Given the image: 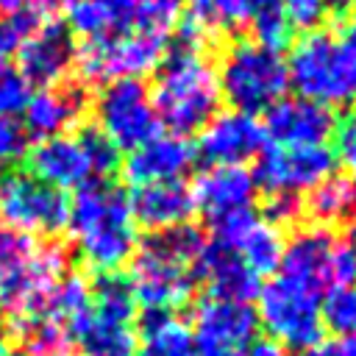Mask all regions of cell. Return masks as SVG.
<instances>
[{"mask_svg": "<svg viewBox=\"0 0 356 356\" xmlns=\"http://www.w3.org/2000/svg\"><path fill=\"white\" fill-rule=\"evenodd\" d=\"M75 42L72 31L64 22L44 19L17 50V70L28 81V86L47 89L64 83L72 70Z\"/></svg>", "mask_w": 356, "mask_h": 356, "instance_id": "obj_16", "label": "cell"}, {"mask_svg": "<svg viewBox=\"0 0 356 356\" xmlns=\"http://www.w3.org/2000/svg\"><path fill=\"white\" fill-rule=\"evenodd\" d=\"M86 92L81 83H58L47 89L31 92L22 108V128L28 139H50L58 134H70L81 125L86 114Z\"/></svg>", "mask_w": 356, "mask_h": 356, "instance_id": "obj_18", "label": "cell"}, {"mask_svg": "<svg viewBox=\"0 0 356 356\" xmlns=\"http://www.w3.org/2000/svg\"><path fill=\"white\" fill-rule=\"evenodd\" d=\"M186 0H131L128 28L172 36L178 22L184 19Z\"/></svg>", "mask_w": 356, "mask_h": 356, "instance_id": "obj_28", "label": "cell"}, {"mask_svg": "<svg viewBox=\"0 0 356 356\" xmlns=\"http://www.w3.org/2000/svg\"><path fill=\"white\" fill-rule=\"evenodd\" d=\"M303 211H309L314 225L331 228L339 220L350 217L356 211V181L348 175H328L323 184H317L309 197L303 200Z\"/></svg>", "mask_w": 356, "mask_h": 356, "instance_id": "obj_26", "label": "cell"}, {"mask_svg": "<svg viewBox=\"0 0 356 356\" xmlns=\"http://www.w3.org/2000/svg\"><path fill=\"white\" fill-rule=\"evenodd\" d=\"M67 228L72 234L78 259L95 275L114 273L128 264L139 245L128 192L111 178H95L75 189Z\"/></svg>", "mask_w": 356, "mask_h": 356, "instance_id": "obj_2", "label": "cell"}, {"mask_svg": "<svg viewBox=\"0 0 356 356\" xmlns=\"http://www.w3.org/2000/svg\"><path fill=\"white\" fill-rule=\"evenodd\" d=\"M337 286H356V242L345 236H337L331 245L328 289Z\"/></svg>", "mask_w": 356, "mask_h": 356, "instance_id": "obj_34", "label": "cell"}, {"mask_svg": "<svg viewBox=\"0 0 356 356\" xmlns=\"http://www.w3.org/2000/svg\"><path fill=\"white\" fill-rule=\"evenodd\" d=\"M170 50V36L125 28L103 36H89L75 44L72 67L83 83H108L117 78H142L156 72Z\"/></svg>", "mask_w": 356, "mask_h": 356, "instance_id": "obj_7", "label": "cell"}, {"mask_svg": "<svg viewBox=\"0 0 356 356\" xmlns=\"http://www.w3.org/2000/svg\"><path fill=\"white\" fill-rule=\"evenodd\" d=\"M36 250L33 236L19 234L8 225H0V281L14 275Z\"/></svg>", "mask_w": 356, "mask_h": 356, "instance_id": "obj_31", "label": "cell"}, {"mask_svg": "<svg viewBox=\"0 0 356 356\" xmlns=\"http://www.w3.org/2000/svg\"><path fill=\"white\" fill-rule=\"evenodd\" d=\"M334 139H337V147H334L337 161H342L345 170H348V178L356 181V108H350L337 122Z\"/></svg>", "mask_w": 356, "mask_h": 356, "instance_id": "obj_36", "label": "cell"}, {"mask_svg": "<svg viewBox=\"0 0 356 356\" xmlns=\"http://www.w3.org/2000/svg\"><path fill=\"white\" fill-rule=\"evenodd\" d=\"M220 95L242 114H264L273 103L286 97L289 75L284 53L267 50L253 39L234 42L217 67Z\"/></svg>", "mask_w": 356, "mask_h": 356, "instance_id": "obj_6", "label": "cell"}, {"mask_svg": "<svg viewBox=\"0 0 356 356\" xmlns=\"http://www.w3.org/2000/svg\"><path fill=\"white\" fill-rule=\"evenodd\" d=\"M89 300H92V309L100 317L120 320V323H134L136 306H139L128 275L120 273V270H114V273H97L95 281L89 284Z\"/></svg>", "mask_w": 356, "mask_h": 356, "instance_id": "obj_27", "label": "cell"}, {"mask_svg": "<svg viewBox=\"0 0 356 356\" xmlns=\"http://www.w3.org/2000/svg\"><path fill=\"white\" fill-rule=\"evenodd\" d=\"M197 278L206 284L211 298H222V300L250 303L261 289V278L253 270H248L231 250L217 248L209 239L197 261Z\"/></svg>", "mask_w": 356, "mask_h": 356, "instance_id": "obj_22", "label": "cell"}, {"mask_svg": "<svg viewBox=\"0 0 356 356\" xmlns=\"http://www.w3.org/2000/svg\"><path fill=\"white\" fill-rule=\"evenodd\" d=\"M264 139L275 147H314L328 145L337 131V117L331 108L312 103L306 97H281L264 111Z\"/></svg>", "mask_w": 356, "mask_h": 356, "instance_id": "obj_14", "label": "cell"}, {"mask_svg": "<svg viewBox=\"0 0 356 356\" xmlns=\"http://www.w3.org/2000/svg\"><path fill=\"white\" fill-rule=\"evenodd\" d=\"M44 22L39 14H3L0 17V61H8V56H17L22 42Z\"/></svg>", "mask_w": 356, "mask_h": 356, "instance_id": "obj_32", "label": "cell"}, {"mask_svg": "<svg viewBox=\"0 0 356 356\" xmlns=\"http://www.w3.org/2000/svg\"><path fill=\"white\" fill-rule=\"evenodd\" d=\"M128 11H131V0H72L64 8L67 14L64 25L72 33H81L83 39L103 36V33L125 31Z\"/></svg>", "mask_w": 356, "mask_h": 356, "instance_id": "obj_25", "label": "cell"}, {"mask_svg": "<svg viewBox=\"0 0 356 356\" xmlns=\"http://www.w3.org/2000/svg\"><path fill=\"white\" fill-rule=\"evenodd\" d=\"M0 11L3 14H39V17H50L56 11L53 0H0Z\"/></svg>", "mask_w": 356, "mask_h": 356, "instance_id": "obj_39", "label": "cell"}, {"mask_svg": "<svg viewBox=\"0 0 356 356\" xmlns=\"http://www.w3.org/2000/svg\"><path fill=\"white\" fill-rule=\"evenodd\" d=\"M70 197L67 192L39 181L36 175L8 172L0 181V225L28 236H56L67 231Z\"/></svg>", "mask_w": 356, "mask_h": 356, "instance_id": "obj_9", "label": "cell"}, {"mask_svg": "<svg viewBox=\"0 0 356 356\" xmlns=\"http://www.w3.org/2000/svg\"><path fill=\"white\" fill-rule=\"evenodd\" d=\"M0 356H31L28 350H3Z\"/></svg>", "mask_w": 356, "mask_h": 356, "instance_id": "obj_46", "label": "cell"}, {"mask_svg": "<svg viewBox=\"0 0 356 356\" xmlns=\"http://www.w3.org/2000/svg\"><path fill=\"white\" fill-rule=\"evenodd\" d=\"M189 331L195 356H248L259 339V320L250 303L206 295Z\"/></svg>", "mask_w": 356, "mask_h": 356, "instance_id": "obj_12", "label": "cell"}, {"mask_svg": "<svg viewBox=\"0 0 356 356\" xmlns=\"http://www.w3.org/2000/svg\"><path fill=\"white\" fill-rule=\"evenodd\" d=\"M28 150V134L17 117H3L0 114V161H17Z\"/></svg>", "mask_w": 356, "mask_h": 356, "instance_id": "obj_37", "label": "cell"}, {"mask_svg": "<svg viewBox=\"0 0 356 356\" xmlns=\"http://www.w3.org/2000/svg\"><path fill=\"white\" fill-rule=\"evenodd\" d=\"M300 214H303V200L298 195H267L261 217L281 228V225H295Z\"/></svg>", "mask_w": 356, "mask_h": 356, "instance_id": "obj_38", "label": "cell"}, {"mask_svg": "<svg viewBox=\"0 0 356 356\" xmlns=\"http://www.w3.org/2000/svg\"><path fill=\"white\" fill-rule=\"evenodd\" d=\"M323 328L334 331L339 339L356 337V286H337L328 289L320 300Z\"/></svg>", "mask_w": 356, "mask_h": 356, "instance_id": "obj_29", "label": "cell"}, {"mask_svg": "<svg viewBox=\"0 0 356 356\" xmlns=\"http://www.w3.org/2000/svg\"><path fill=\"white\" fill-rule=\"evenodd\" d=\"M248 356H309V353H295V350H286L270 339H256V345L250 348Z\"/></svg>", "mask_w": 356, "mask_h": 356, "instance_id": "obj_41", "label": "cell"}, {"mask_svg": "<svg viewBox=\"0 0 356 356\" xmlns=\"http://www.w3.org/2000/svg\"><path fill=\"white\" fill-rule=\"evenodd\" d=\"M334 231L323 225H303L298 228L281 250V278L312 292L323 295L328 292V261H331V245H334Z\"/></svg>", "mask_w": 356, "mask_h": 356, "instance_id": "obj_17", "label": "cell"}, {"mask_svg": "<svg viewBox=\"0 0 356 356\" xmlns=\"http://www.w3.org/2000/svg\"><path fill=\"white\" fill-rule=\"evenodd\" d=\"M128 206H131L134 222L145 225L150 234L186 225L192 220V214L197 211L192 186H186L184 181L134 186L128 195Z\"/></svg>", "mask_w": 356, "mask_h": 356, "instance_id": "obj_21", "label": "cell"}, {"mask_svg": "<svg viewBox=\"0 0 356 356\" xmlns=\"http://www.w3.org/2000/svg\"><path fill=\"white\" fill-rule=\"evenodd\" d=\"M31 97L28 81L19 75V70L8 61H0V114L17 117Z\"/></svg>", "mask_w": 356, "mask_h": 356, "instance_id": "obj_33", "label": "cell"}, {"mask_svg": "<svg viewBox=\"0 0 356 356\" xmlns=\"http://www.w3.org/2000/svg\"><path fill=\"white\" fill-rule=\"evenodd\" d=\"M253 3V8L259 11V8H278L284 0H250Z\"/></svg>", "mask_w": 356, "mask_h": 356, "instance_id": "obj_45", "label": "cell"}, {"mask_svg": "<svg viewBox=\"0 0 356 356\" xmlns=\"http://www.w3.org/2000/svg\"><path fill=\"white\" fill-rule=\"evenodd\" d=\"M136 356H195L189 325L175 312H147L136 337Z\"/></svg>", "mask_w": 356, "mask_h": 356, "instance_id": "obj_24", "label": "cell"}, {"mask_svg": "<svg viewBox=\"0 0 356 356\" xmlns=\"http://www.w3.org/2000/svg\"><path fill=\"white\" fill-rule=\"evenodd\" d=\"M286 61L289 86L298 97L331 111L356 108V44L334 31H309L292 47Z\"/></svg>", "mask_w": 356, "mask_h": 356, "instance_id": "obj_4", "label": "cell"}, {"mask_svg": "<svg viewBox=\"0 0 356 356\" xmlns=\"http://www.w3.org/2000/svg\"><path fill=\"white\" fill-rule=\"evenodd\" d=\"M209 242L231 250L259 278L273 275L278 270L284 250L281 228L264 220L261 214H256L253 209H242L209 220Z\"/></svg>", "mask_w": 356, "mask_h": 356, "instance_id": "obj_13", "label": "cell"}, {"mask_svg": "<svg viewBox=\"0 0 356 356\" xmlns=\"http://www.w3.org/2000/svg\"><path fill=\"white\" fill-rule=\"evenodd\" d=\"M325 3V11L334 14L337 19H345L348 14L356 11V0H323Z\"/></svg>", "mask_w": 356, "mask_h": 356, "instance_id": "obj_42", "label": "cell"}, {"mask_svg": "<svg viewBox=\"0 0 356 356\" xmlns=\"http://www.w3.org/2000/svg\"><path fill=\"white\" fill-rule=\"evenodd\" d=\"M281 14L292 31H320V22L328 17L323 0H284Z\"/></svg>", "mask_w": 356, "mask_h": 356, "instance_id": "obj_35", "label": "cell"}, {"mask_svg": "<svg viewBox=\"0 0 356 356\" xmlns=\"http://www.w3.org/2000/svg\"><path fill=\"white\" fill-rule=\"evenodd\" d=\"M95 117L100 134L117 150H134L161 134L147 86L136 78L108 81L95 97Z\"/></svg>", "mask_w": 356, "mask_h": 356, "instance_id": "obj_10", "label": "cell"}, {"mask_svg": "<svg viewBox=\"0 0 356 356\" xmlns=\"http://www.w3.org/2000/svg\"><path fill=\"white\" fill-rule=\"evenodd\" d=\"M203 248L206 236L192 222L145 236L131 256L128 273L136 303L147 312H175L189 303L200 284L197 261Z\"/></svg>", "mask_w": 356, "mask_h": 356, "instance_id": "obj_1", "label": "cell"}, {"mask_svg": "<svg viewBox=\"0 0 356 356\" xmlns=\"http://www.w3.org/2000/svg\"><path fill=\"white\" fill-rule=\"evenodd\" d=\"M337 170L334 147L314 145V147H275L264 145L256 156L253 184L267 195H298L312 192Z\"/></svg>", "mask_w": 356, "mask_h": 356, "instance_id": "obj_11", "label": "cell"}, {"mask_svg": "<svg viewBox=\"0 0 356 356\" xmlns=\"http://www.w3.org/2000/svg\"><path fill=\"white\" fill-rule=\"evenodd\" d=\"M3 350H6V342H3V337H0V353H3Z\"/></svg>", "mask_w": 356, "mask_h": 356, "instance_id": "obj_48", "label": "cell"}, {"mask_svg": "<svg viewBox=\"0 0 356 356\" xmlns=\"http://www.w3.org/2000/svg\"><path fill=\"white\" fill-rule=\"evenodd\" d=\"M3 175H6V164L0 161V181H3Z\"/></svg>", "mask_w": 356, "mask_h": 356, "instance_id": "obj_47", "label": "cell"}, {"mask_svg": "<svg viewBox=\"0 0 356 356\" xmlns=\"http://www.w3.org/2000/svg\"><path fill=\"white\" fill-rule=\"evenodd\" d=\"M67 339L81 356H136L134 323L100 317L92 306L67 325Z\"/></svg>", "mask_w": 356, "mask_h": 356, "instance_id": "obj_23", "label": "cell"}, {"mask_svg": "<svg viewBox=\"0 0 356 356\" xmlns=\"http://www.w3.org/2000/svg\"><path fill=\"white\" fill-rule=\"evenodd\" d=\"M256 320L267 331L270 342L309 353L323 345V317H320V298L284 281L281 275L267 281L256 295Z\"/></svg>", "mask_w": 356, "mask_h": 356, "instance_id": "obj_8", "label": "cell"}, {"mask_svg": "<svg viewBox=\"0 0 356 356\" xmlns=\"http://www.w3.org/2000/svg\"><path fill=\"white\" fill-rule=\"evenodd\" d=\"M195 145L186 136L159 134L150 142L134 147L122 164L125 178L131 186L145 184H164V181H184V175L195 167Z\"/></svg>", "mask_w": 356, "mask_h": 356, "instance_id": "obj_19", "label": "cell"}, {"mask_svg": "<svg viewBox=\"0 0 356 356\" xmlns=\"http://www.w3.org/2000/svg\"><path fill=\"white\" fill-rule=\"evenodd\" d=\"M192 197L195 206L209 220H217L231 211L253 209V197H256L253 172L245 164H211L203 172H197Z\"/></svg>", "mask_w": 356, "mask_h": 356, "instance_id": "obj_20", "label": "cell"}, {"mask_svg": "<svg viewBox=\"0 0 356 356\" xmlns=\"http://www.w3.org/2000/svg\"><path fill=\"white\" fill-rule=\"evenodd\" d=\"M309 356H356V337H345L331 345H320V348L309 350Z\"/></svg>", "mask_w": 356, "mask_h": 356, "instance_id": "obj_40", "label": "cell"}, {"mask_svg": "<svg viewBox=\"0 0 356 356\" xmlns=\"http://www.w3.org/2000/svg\"><path fill=\"white\" fill-rule=\"evenodd\" d=\"M39 356H81L70 342H64V345H56V348H50V350H44V353H39Z\"/></svg>", "mask_w": 356, "mask_h": 356, "instance_id": "obj_44", "label": "cell"}, {"mask_svg": "<svg viewBox=\"0 0 356 356\" xmlns=\"http://www.w3.org/2000/svg\"><path fill=\"white\" fill-rule=\"evenodd\" d=\"M28 172L67 192L81 189L95 178H111L120 167V150L100 134L97 125H78L75 134L39 139L25 150Z\"/></svg>", "mask_w": 356, "mask_h": 356, "instance_id": "obj_5", "label": "cell"}, {"mask_svg": "<svg viewBox=\"0 0 356 356\" xmlns=\"http://www.w3.org/2000/svg\"><path fill=\"white\" fill-rule=\"evenodd\" d=\"M156 120L175 136L197 134L222 103L217 67L203 50L172 44L147 89Z\"/></svg>", "mask_w": 356, "mask_h": 356, "instance_id": "obj_3", "label": "cell"}, {"mask_svg": "<svg viewBox=\"0 0 356 356\" xmlns=\"http://www.w3.org/2000/svg\"><path fill=\"white\" fill-rule=\"evenodd\" d=\"M253 28V42L267 47V50H275V53H284L292 42V28L286 25L284 14H281V6L278 8H259L250 22Z\"/></svg>", "mask_w": 356, "mask_h": 356, "instance_id": "obj_30", "label": "cell"}, {"mask_svg": "<svg viewBox=\"0 0 356 356\" xmlns=\"http://www.w3.org/2000/svg\"><path fill=\"white\" fill-rule=\"evenodd\" d=\"M342 39H348V42H353L356 44V11L353 14H348L345 19H342V25H339V31H337Z\"/></svg>", "mask_w": 356, "mask_h": 356, "instance_id": "obj_43", "label": "cell"}, {"mask_svg": "<svg viewBox=\"0 0 356 356\" xmlns=\"http://www.w3.org/2000/svg\"><path fill=\"white\" fill-rule=\"evenodd\" d=\"M264 128L259 117L242 111H217L200 131L195 153L211 164H245L264 150Z\"/></svg>", "mask_w": 356, "mask_h": 356, "instance_id": "obj_15", "label": "cell"}]
</instances>
